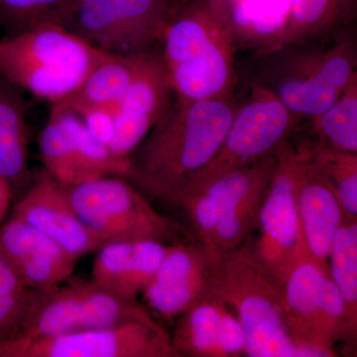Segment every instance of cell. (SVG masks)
I'll use <instances>...</instances> for the list:
<instances>
[{
	"label": "cell",
	"mask_w": 357,
	"mask_h": 357,
	"mask_svg": "<svg viewBox=\"0 0 357 357\" xmlns=\"http://www.w3.org/2000/svg\"><path fill=\"white\" fill-rule=\"evenodd\" d=\"M236 109L232 98H174L131 154L129 180L154 198L173 204L217 154Z\"/></svg>",
	"instance_id": "obj_1"
},
{
	"label": "cell",
	"mask_w": 357,
	"mask_h": 357,
	"mask_svg": "<svg viewBox=\"0 0 357 357\" xmlns=\"http://www.w3.org/2000/svg\"><path fill=\"white\" fill-rule=\"evenodd\" d=\"M161 44L175 98L234 96L237 42L229 0H192L174 13Z\"/></svg>",
	"instance_id": "obj_2"
},
{
	"label": "cell",
	"mask_w": 357,
	"mask_h": 357,
	"mask_svg": "<svg viewBox=\"0 0 357 357\" xmlns=\"http://www.w3.org/2000/svg\"><path fill=\"white\" fill-rule=\"evenodd\" d=\"M208 294L236 312L245 333V356L312 357L289 332L282 284L258 260L250 237L213 258Z\"/></svg>",
	"instance_id": "obj_3"
},
{
	"label": "cell",
	"mask_w": 357,
	"mask_h": 357,
	"mask_svg": "<svg viewBox=\"0 0 357 357\" xmlns=\"http://www.w3.org/2000/svg\"><path fill=\"white\" fill-rule=\"evenodd\" d=\"M105 54L62 24L47 23L7 35L0 41V76L56 105L79 89Z\"/></svg>",
	"instance_id": "obj_4"
},
{
	"label": "cell",
	"mask_w": 357,
	"mask_h": 357,
	"mask_svg": "<svg viewBox=\"0 0 357 357\" xmlns=\"http://www.w3.org/2000/svg\"><path fill=\"white\" fill-rule=\"evenodd\" d=\"M272 56L255 84L269 89L293 114L314 119L337 102L356 70L354 37L328 47H284Z\"/></svg>",
	"instance_id": "obj_5"
},
{
	"label": "cell",
	"mask_w": 357,
	"mask_h": 357,
	"mask_svg": "<svg viewBox=\"0 0 357 357\" xmlns=\"http://www.w3.org/2000/svg\"><path fill=\"white\" fill-rule=\"evenodd\" d=\"M300 121L272 91L253 84L248 98L236 105L217 154L190 180L176 199L213 178L277 153L288 143Z\"/></svg>",
	"instance_id": "obj_6"
},
{
	"label": "cell",
	"mask_w": 357,
	"mask_h": 357,
	"mask_svg": "<svg viewBox=\"0 0 357 357\" xmlns=\"http://www.w3.org/2000/svg\"><path fill=\"white\" fill-rule=\"evenodd\" d=\"M173 15L169 0H75L63 26L98 50L135 55L155 50Z\"/></svg>",
	"instance_id": "obj_7"
},
{
	"label": "cell",
	"mask_w": 357,
	"mask_h": 357,
	"mask_svg": "<svg viewBox=\"0 0 357 357\" xmlns=\"http://www.w3.org/2000/svg\"><path fill=\"white\" fill-rule=\"evenodd\" d=\"M65 188L79 218L110 241L178 243L177 223L155 210L124 178L105 176Z\"/></svg>",
	"instance_id": "obj_8"
},
{
	"label": "cell",
	"mask_w": 357,
	"mask_h": 357,
	"mask_svg": "<svg viewBox=\"0 0 357 357\" xmlns=\"http://www.w3.org/2000/svg\"><path fill=\"white\" fill-rule=\"evenodd\" d=\"M289 332L314 357L335 356L337 342L352 337L347 306L328 269L306 258L282 284Z\"/></svg>",
	"instance_id": "obj_9"
},
{
	"label": "cell",
	"mask_w": 357,
	"mask_h": 357,
	"mask_svg": "<svg viewBox=\"0 0 357 357\" xmlns=\"http://www.w3.org/2000/svg\"><path fill=\"white\" fill-rule=\"evenodd\" d=\"M303 160V148L295 151L286 143L279 150L278 162L253 227L257 230V238L249 236L258 260L281 284L298 263L309 258L297 201Z\"/></svg>",
	"instance_id": "obj_10"
},
{
	"label": "cell",
	"mask_w": 357,
	"mask_h": 357,
	"mask_svg": "<svg viewBox=\"0 0 357 357\" xmlns=\"http://www.w3.org/2000/svg\"><path fill=\"white\" fill-rule=\"evenodd\" d=\"M171 335L155 319L55 337L0 342V357H174Z\"/></svg>",
	"instance_id": "obj_11"
},
{
	"label": "cell",
	"mask_w": 357,
	"mask_h": 357,
	"mask_svg": "<svg viewBox=\"0 0 357 357\" xmlns=\"http://www.w3.org/2000/svg\"><path fill=\"white\" fill-rule=\"evenodd\" d=\"M11 215L43 232L77 260L110 241L79 218L65 185L46 171L21 197Z\"/></svg>",
	"instance_id": "obj_12"
},
{
	"label": "cell",
	"mask_w": 357,
	"mask_h": 357,
	"mask_svg": "<svg viewBox=\"0 0 357 357\" xmlns=\"http://www.w3.org/2000/svg\"><path fill=\"white\" fill-rule=\"evenodd\" d=\"M213 257L203 245L175 243L142 296L147 309L165 319H178L208 295Z\"/></svg>",
	"instance_id": "obj_13"
},
{
	"label": "cell",
	"mask_w": 357,
	"mask_h": 357,
	"mask_svg": "<svg viewBox=\"0 0 357 357\" xmlns=\"http://www.w3.org/2000/svg\"><path fill=\"white\" fill-rule=\"evenodd\" d=\"M0 253L32 290L65 283L77 261L50 237L13 215L0 225Z\"/></svg>",
	"instance_id": "obj_14"
},
{
	"label": "cell",
	"mask_w": 357,
	"mask_h": 357,
	"mask_svg": "<svg viewBox=\"0 0 357 357\" xmlns=\"http://www.w3.org/2000/svg\"><path fill=\"white\" fill-rule=\"evenodd\" d=\"M302 173L298 185V210L307 256L328 267V255L337 229L345 217L335 190L303 148Z\"/></svg>",
	"instance_id": "obj_15"
},
{
	"label": "cell",
	"mask_w": 357,
	"mask_h": 357,
	"mask_svg": "<svg viewBox=\"0 0 357 357\" xmlns=\"http://www.w3.org/2000/svg\"><path fill=\"white\" fill-rule=\"evenodd\" d=\"M357 0H288L279 48L314 44L354 21Z\"/></svg>",
	"instance_id": "obj_16"
},
{
	"label": "cell",
	"mask_w": 357,
	"mask_h": 357,
	"mask_svg": "<svg viewBox=\"0 0 357 357\" xmlns=\"http://www.w3.org/2000/svg\"><path fill=\"white\" fill-rule=\"evenodd\" d=\"M52 110L67 133L82 183L105 176L128 178L130 159L116 156L109 145L96 139L77 115L64 105L56 103Z\"/></svg>",
	"instance_id": "obj_17"
},
{
	"label": "cell",
	"mask_w": 357,
	"mask_h": 357,
	"mask_svg": "<svg viewBox=\"0 0 357 357\" xmlns=\"http://www.w3.org/2000/svg\"><path fill=\"white\" fill-rule=\"evenodd\" d=\"M174 93L161 53L143 54L130 86L116 109L146 119L156 123L170 107Z\"/></svg>",
	"instance_id": "obj_18"
},
{
	"label": "cell",
	"mask_w": 357,
	"mask_h": 357,
	"mask_svg": "<svg viewBox=\"0 0 357 357\" xmlns=\"http://www.w3.org/2000/svg\"><path fill=\"white\" fill-rule=\"evenodd\" d=\"M29 175V139L24 107L13 91L0 86V176L14 191Z\"/></svg>",
	"instance_id": "obj_19"
},
{
	"label": "cell",
	"mask_w": 357,
	"mask_h": 357,
	"mask_svg": "<svg viewBox=\"0 0 357 357\" xmlns=\"http://www.w3.org/2000/svg\"><path fill=\"white\" fill-rule=\"evenodd\" d=\"M223 303L206 295L178 317L172 344L180 356L220 357L218 331Z\"/></svg>",
	"instance_id": "obj_20"
},
{
	"label": "cell",
	"mask_w": 357,
	"mask_h": 357,
	"mask_svg": "<svg viewBox=\"0 0 357 357\" xmlns=\"http://www.w3.org/2000/svg\"><path fill=\"white\" fill-rule=\"evenodd\" d=\"M143 54L105 53L89 70L79 89L67 98L116 107L130 86Z\"/></svg>",
	"instance_id": "obj_21"
},
{
	"label": "cell",
	"mask_w": 357,
	"mask_h": 357,
	"mask_svg": "<svg viewBox=\"0 0 357 357\" xmlns=\"http://www.w3.org/2000/svg\"><path fill=\"white\" fill-rule=\"evenodd\" d=\"M319 143L357 153V73L330 109L311 119Z\"/></svg>",
	"instance_id": "obj_22"
},
{
	"label": "cell",
	"mask_w": 357,
	"mask_h": 357,
	"mask_svg": "<svg viewBox=\"0 0 357 357\" xmlns=\"http://www.w3.org/2000/svg\"><path fill=\"white\" fill-rule=\"evenodd\" d=\"M328 274L347 306L352 328H357V222L347 217L337 229L330 255Z\"/></svg>",
	"instance_id": "obj_23"
},
{
	"label": "cell",
	"mask_w": 357,
	"mask_h": 357,
	"mask_svg": "<svg viewBox=\"0 0 357 357\" xmlns=\"http://www.w3.org/2000/svg\"><path fill=\"white\" fill-rule=\"evenodd\" d=\"M310 159L332 185L345 217H357V153L340 151L321 143L309 148Z\"/></svg>",
	"instance_id": "obj_24"
},
{
	"label": "cell",
	"mask_w": 357,
	"mask_h": 357,
	"mask_svg": "<svg viewBox=\"0 0 357 357\" xmlns=\"http://www.w3.org/2000/svg\"><path fill=\"white\" fill-rule=\"evenodd\" d=\"M36 294L0 253V342L20 337Z\"/></svg>",
	"instance_id": "obj_25"
},
{
	"label": "cell",
	"mask_w": 357,
	"mask_h": 357,
	"mask_svg": "<svg viewBox=\"0 0 357 357\" xmlns=\"http://www.w3.org/2000/svg\"><path fill=\"white\" fill-rule=\"evenodd\" d=\"M75 0H0V25L7 35L47 23H64Z\"/></svg>",
	"instance_id": "obj_26"
},
{
	"label": "cell",
	"mask_w": 357,
	"mask_h": 357,
	"mask_svg": "<svg viewBox=\"0 0 357 357\" xmlns=\"http://www.w3.org/2000/svg\"><path fill=\"white\" fill-rule=\"evenodd\" d=\"M39 147L45 171L52 178L64 185L82 183L67 133L53 110L40 136Z\"/></svg>",
	"instance_id": "obj_27"
},
{
	"label": "cell",
	"mask_w": 357,
	"mask_h": 357,
	"mask_svg": "<svg viewBox=\"0 0 357 357\" xmlns=\"http://www.w3.org/2000/svg\"><path fill=\"white\" fill-rule=\"evenodd\" d=\"M132 241H112L98 249L91 269V280L100 287L128 298L126 295V284Z\"/></svg>",
	"instance_id": "obj_28"
},
{
	"label": "cell",
	"mask_w": 357,
	"mask_h": 357,
	"mask_svg": "<svg viewBox=\"0 0 357 357\" xmlns=\"http://www.w3.org/2000/svg\"><path fill=\"white\" fill-rule=\"evenodd\" d=\"M169 244L154 239L132 241L130 262L126 284V295L137 300L158 271Z\"/></svg>",
	"instance_id": "obj_29"
},
{
	"label": "cell",
	"mask_w": 357,
	"mask_h": 357,
	"mask_svg": "<svg viewBox=\"0 0 357 357\" xmlns=\"http://www.w3.org/2000/svg\"><path fill=\"white\" fill-rule=\"evenodd\" d=\"M77 115L86 128L96 139L109 145L114 133L115 107L93 105L66 98L59 102Z\"/></svg>",
	"instance_id": "obj_30"
},
{
	"label": "cell",
	"mask_w": 357,
	"mask_h": 357,
	"mask_svg": "<svg viewBox=\"0 0 357 357\" xmlns=\"http://www.w3.org/2000/svg\"><path fill=\"white\" fill-rule=\"evenodd\" d=\"M246 337L241 321L223 303L218 331L220 357L245 356Z\"/></svg>",
	"instance_id": "obj_31"
},
{
	"label": "cell",
	"mask_w": 357,
	"mask_h": 357,
	"mask_svg": "<svg viewBox=\"0 0 357 357\" xmlns=\"http://www.w3.org/2000/svg\"><path fill=\"white\" fill-rule=\"evenodd\" d=\"M13 197V191L10 185L0 176V225L6 220Z\"/></svg>",
	"instance_id": "obj_32"
},
{
	"label": "cell",
	"mask_w": 357,
	"mask_h": 357,
	"mask_svg": "<svg viewBox=\"0 0 357 357\" xmlns=\"http://www.w3.org/2000/svg\"><path fill=\"white\" fill-rule=\"evenodd\" d=\"M190 1H192V0H169L171 6H172L174 13L178 11V9L182 8L185 4L189 3Z\"/></svg>",
	"instance_id": "obj_33"
}]
</instances>
